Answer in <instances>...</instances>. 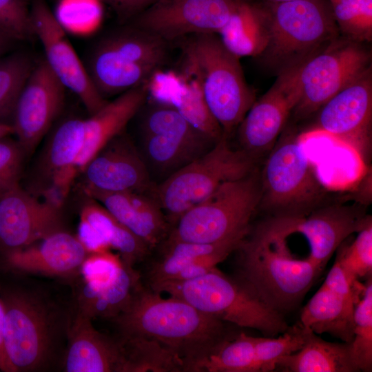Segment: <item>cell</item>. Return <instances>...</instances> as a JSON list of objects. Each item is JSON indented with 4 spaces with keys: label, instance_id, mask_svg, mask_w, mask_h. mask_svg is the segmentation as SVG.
<instances>
[{
    "label": "cell",
    "instance_id": "25",
    "mask_svg": "<svg viewBox=\"0 0 372 372\" xmlns=\"http://www.w3.org/2000/svg\"><path fill=\"white\" fill-rule=\"evenodd\" d=\"M124 226L145 242L151 251L168 236L171 228L153 192H102L83 189Z\"/></svg>",
    "mask_w": 372,
    "mask_h": 372
},
{
    "label": "cell",
    "instance_id": "19",
    "mask_svg": "<svg viewBox=\"0 0 372 372\" xmlns=\"http://www.w3.org/2000/svg\"><path fill=\"white\" fill-rule=\"evenodd\" d=\"M61 207L41 201L16 184L0 194V247L29 246L61 229Z\"/></svg>",
    "mask_w": 372,
    "mask_h": 372
},
{
    "label": "cell",
    "instance_id": "14",
    "mask_svg": "<svg viewBox=\"0 0 372 372\" xmlns=\"http://www.w3.org/2000/svg\"><path fill=\"white\" fill-rule=\"evenodd\" d=\"M304 134H322L368 158L371 147L372 71L342 90L316 112Z\"/></svg>",
    "mask_w": 372,
    "mask_h": 372
},
{
    "label": "cell",
    "instance_id": "22",
    "mask_svg": "<svg viewBox=\"0 0 372 372\" xmlns=\"http://www.w3.org/2000/svg\"><path fill=\"white\" fill-rule=\"evenodd\" d=\"M63 369L67 372H131L124 342L97 331L92 320L78 312L67 330Z\"/></svg>",
    "mask_w": 372,
    "mask_h": 372
},
{
    "label": "cell",
    "instance_id": "29",
    "mask_svg": "<svg viewBox=\"0 0 372 372\" xmlns=\"http://www.w3.org/2000/svg\"><path fill=\"white\" fill-rule=\"evenodd\" d=\"M287 372L360 371L351 353L350 342H331L310 331L302 347L278 360L276 369Z\"/></svg>",
    "mask_w": 372,
    "mask_h": 372
},
{
    "label": "cell",
    "instance_id": "41",
    "mask_svg": "<svg viewBox=\"0 0 372 372\" xmlns=\"http://www.w3.org/2000/svg\"><path fill=\"white\" fill-rule=\"evenodd\" d=\"M5 138L0 139V194L18 183L24 153L18 142Z\"/></svg>",
    "mask_w": 372,
    "mask_h": 372
},
{
    "label": "cell",
    "instance_id": "9",
    "mask_svg": "<svg viewBox=\"0 0 372 372\" xmlns=\"http://www.w3.org/2000/svg\"><path fill=\"white\" fill-rule=\"evenodd\" d=\"M260 169L222 185L188 210L171 229L172 240L215 243L249 233L260 200Z\"/></svg>",
    "mask_w": 372,
    "mask_h": 372
},
{
    "label": "cell",
    "instance_id": "18",
    "mask_svg": "<svg viewBox=\"0 0 372 372\" xmlns=\"http://www.w3.org/2000/svg\"><path fill=\"white\" fill-rule=\"evenodd\" d=\"M245 237L215 243H198L165 238L156 248L155 257L148 256L141 280L147 286L183 281L202 276L236 251Z\"/></svg>",
    "mask_w": 372,
    "mask_h": 372
},
{
    "label": "cell",
    "instance_id": "39",
    "mask_svg": "<svg viewBox=\"0 0 372 372\" xmlns=\"http://www.w3.org/2000/svg\"><path fill=\"white\" fill-rule=\"evenodd\" d=\"M124 265L119 254L110 251L89 254L83 261L80 273L83 282L94 287L107 285L114 280Z\"/></svg>",
    "mask_w": 372,
    "mask_h": 372
},
{
    "label": "cell",
    "instance_id": "6",
    "mask_svg": "<svg viewBox=\"0 0 372 372\" xmlns=\"http://www.w3.org/2000/svg\"><path fill=\"white\" fill-rule=\"evenodd\" d=\"M149 287L183 299L225 322L256 329L266 337L277 336L289 327L281 312L240 278H231L216 267L192 279L164 282Z\"/></svg>",
    "mask_w": 372,
    "mask_h": 372
},
{
    "label": "cell",
    "instance_id": "35",
    "mask_svg": "<svg viewBox=\"0 0 372 372\" xmlns=\"http://www.w3.org/2000/svg\"><path fill=\"white\" fill-rule=\"evenodd\" d=\"M33 67L24 53L0 58V122L12 124L17 100Z\"/></svg>",
    "mask_w": 372,
    "mask_h": 372
},
{
    "label": "cell",
    "instance_id": "20",
    "mask_svg": "<svg viewBox=\"0 0 372 372\" xmlns=\"http://www.w3.org/2000/svg\"><path fill=\"white\" fill-rule=\"evenodd\" d=\"M83 189L102 192H153L143 156L123 132L112 138L86 165Z\"/></svg>",
    "mask_w": 372,
    "mask_h": 372
},
{
    "label": "cell",
    "instance_id": "10",
    "mask_svg": "<svg viewBox=\"0 0 372 372\" xmlns=\"http://www.w3.org/2000/svg\"><path fill=\"white\" fill-rule=\"evenodd\" d=\"M166 57V41L134 27L100 41L85 67L94 87L105 97L145 83L161 68Z\"/></svg>",
    "mask_w": 372,
    "mask_h": 372
},
{
    "label": "cell",
    "instance_id": "3",
    "mask_svg": "<svg viewBox=\"0 0 372 372\" xmlns=\"http://www.w3.org/2000/svg\"><path fill=\"white\" fill-rule=\"evenodd\" d=\"M260 185L258 211L270 218H304L329 203V192L292 127L286 126L265 157Z\"/></svg>",
    "mask_w": 372,
    "mask_h": 372
},
{
    "label": "cell",
    "instance_id": "44",
    "mask_svg": "<svg viewBox=\"0 0 372 372\" xmlns=\"http://www.w3.org/2000/svg\"><path fill=\"white\" fill-rule=\"evenodd\" d=\"M4 307L0 294V371L4 372H16L14 367L10 362L4 345L3 327H4Z\"/></svg>",
    "mask_w": 372,
    "mask_h": 372
},
{
    "label": "cell",
    "instance_id": "24",
    "mask_svg": "<svg viewBox=\"0 0 372 372\" xmlns=\"http://www.w3.org/2000/svg\"><path fill=\"white\" fill-rule=\"evenodd\" d=\"M88 254L76 236L59 229L29 246L6 251V260L21 271L67 276L80 271Z\"/></svg>",
    "mask_w": 372,
    "mask_h": 372
},
{
    "label": "cell",
    "instance_id": "11",
    "mask_svg": "<svg viewBox=\"0 0 372 372\" xmlns=\"http://www.w3.org/2000/svg\"><path fill=\"white\" fill-rule=\"evenodd\" d=\"M340 36L298 68V102L292 114L302 120L371 69V52L364 45ZM291 114V115H292Z\"/></svg>",
    "mask_w": 372,
    "mask_h": 372
},
{
    "label": "cell",
    "instance_id": "28",
    "mask_svg": "<svg viewBox=\"0 0 372 372\" xmlns=\"http://www.w3.org/2000/svg\"><path fill=\"white\" fill-rule=\"evenodd\" d=\"M269 28L265 3L238 0L234 11L217 35L223 45L239 59L256 58L267 45Z\"/></svg>",
    "mask_w": 372,
    "mask_h": 372
},
{
    "label": "cell",
    "instance_id": "4",
    "mask_svg": "<svg viewBox=\"0 0 372 372\" xmlns=\"http://www.w3.org/2000/svg\"><path fill=\"white\" fill-rule=\"evenodd\" d=\"M265 4L269 37L265 49L256 58L265 69L276 76L300 67L340 36L328 0Z\"/></svg>",
    "mask_w": 372,
    "mask_h": 372
},
{
    "label": "cell",
    "instance_id": "38",
    "mask_svg": "<svg viewBox=\"0 0 372 372\" xmlns=\"http://www.w3.org/2000/svg\"><path fill=\"white\" fill-rule=\"evenodd\" d=\"M350 244L338 247L335 260L351 282L372 275V220H370Z\"/></svg>",
    "mask_w": 372,
    "mask_h": 372
},
{
    "label": "cell",
    "instance_id": "2",
    "mask_svg": "<svg viewBox=\"0 0 372 372\" xmlns=\"http://www.w3.org/2000/svg\"><path fill=\"white\" fill-rule=\"evenodd\" d=\"M287 218H270L251 227L236 250L240 276L265 302L281 312L297 307L321 271L307 258H293L286 245Z\"/></svg>",
    "mask_w": 372,
    "mask_h": 372
},
{
    "label": "cell",
    "instance_id": "47",
    "mask_svg": "<svg viewBox=\"0 0 372 372\" xmlns=\"http://www.w3.org/2000/svg\"><path fill=\"white\" fill-rule=\"evenodd\" d=\"M295 1H302V0H258V1L265 3H277Z\"/></svg>",
    "mask_w": 372,
    "mask_h": 372
},
{
    "label": "cell",
    "instance_id": "31",
    "mask_svg": "<svg viewBox=\"0 0 372 372\" xmlns=\"http://www.w3.org/2000/svg\"><path fill=\"white\" fill-rule=\"evenodd\" d=\"M80 220L87 224L110 249L117 251L128 267L134 268L136 265L144 262L151 253L145 242L93 199L82 207Z\"/></svg>",
    "mask_w": 372,
    "mask_h": 372
},
{
    "label": "cell",
    "instance_id": "42",
    "mask_svg": "<svg viewBox=\"0 0 372 372\" xmlns=\"http://www.w3.org/2000/svg\"><path fill=\"white\" fill-rule=\"evenodd\" d=\"M355 282H351L339 264L335 261L322 285L348 302L355 304Z\"/></svg>",
    "mask_w": 372,
    "mask_h": 372
},
{
    "label": "cell",
    "instance_id": "46",
    "mask_svg": "<svg viewBox=\"0 0 372 372\" xmlns=\"http://www.w3.org/2000/svg\"><path fill=\"white\" fill-rule=\"evenodd\" d=\"M14 133L11 123L0 122V139Z\"/></svg>",
    "mask_w": 372,
    "mask_h": 372
},
{
    "label": "cell",
    "instance_id": "36",
    "mask_svg": "<svg viewBox=\"0 0 372 372\" xmlns=\"http://www.w3.org/2000/svg\"><path fill=\"white\" fill-rule=\"evenodd\" d=\"M341 36L360 43L372 40V0H328Z\"/></svg>",
    "mask_w": 372,
    "mask_h": 372
},
{
    "label": "cell",
    "instance_id": "43",
    "mask_svg": "<svg viewBox=\"0 0 372 372\" xmlns=\"http://www.w3.org/2000/svg\"><path fill=\"white\" fill-rule=\"evenodd\" d=\"M110 4L120 14L130 17L138 14L156 0H104Z\"/></svg>",
    "mask_w": 372,
    "mask_h": 372
},
{
    "label": "cell",
    "instance_id": "27",
    "mask_svg": "<svg viewBox=\"0 0 372 372\" xmlns=\"http://www.w3.org/2000/svg\"><path fill=\"white\" fill-rule=\"evenodd\" d=\"M83 141V119H68L55 130L45 158L47 174L51 180L43 193L48 200L63 203L78 173L76 163Z\"/></svg>",
    "mask_w": 372,
    "mask_h": 372
},
{
    "label": "cell",
    "instance_id": "1",
    "mask_svg": "<svg viewBox=\"0 0 372 372\" xmlns=\"http://www.w3.org/2000/svg\"><path fill=\"white\" fill-rule=\"evenodd\" d=\"M112 320L121 337L153 340L173 352L183 361L185 372H193L228 336L225 322L179 298H163L141 278L127 305Z\"/></svg>",
    "mask_w": 372,
    "mask_h": 372
},
{
    "label": "cell",
    "instance_id": "8",
    "mask_svg": "<svg viewBox=\"0 0 372 372\" xmlns=\"http://www.w3.org/2000/svg\"><path fill=\"white\" fill-rule=\"evenodd\" d=\"M258 164L240 149H233L223 136L207 152L155 185L153 194L172 229L222 185L251 174Z\"/></svg>",
    "mask_w": 372,
    "mask_h": 372
},
{
    "label": "cell",
    "instance_id": "26",
    "mask_svg": "<svg viewBox=\"0 0 372 372\" xmlns=\"http://www.w3.org/2000/svg\"><path fill=\"white\" fill-rule=\"evenodd\" d=\"M147 99L145 83L121 94L83 119L84 141L76 163L77 172L112 138L121 134Z\"/></svg>",
    "mask_w": 372,
    "mask_h": 372
},
{
    "label": "cell",
    "instance_id": "7",
    "mask_svg": "<svg viewBox=\"0 0 372 372\" xmlns=\"http://www.w3.org/2000/svg\"><path fill=\"white\" fill-rule=\"evenodd\" d=\"M1 298L5 349L16 372L46 369L70 320L65 322L59 308L40 293L13 289L1 293Z\"/></svg>",
    "mask_w": 372,
    "mask_h": 372
},
{
    "label": "cell",
    "instance_id": "48",
    "mask_svg": "<svg viewBox=\"0 0 372 372\" xmlns=\"http://www.w3.org/2000/svg\"></svg>",
    "mask_w": 372,
    "mask_h": 372
},
{
    "label": "cell",
    "instance_id": "32",
    "mask_svg": "<svg viewBox=\"0 0 372 372\" xmlns=\"http://www.w3.org/2000/svg\"><path fill=\"white\" fill-rule=\"evenodd\" d=\"M140 278V273L124 264L117 276L105 285L94 287L83 282L77 296L76 312L92 320L113 319L127 305Z\"/></svg>",
    "mask_w": 372,
    "mask_h": 372
},
{
    "label": "cell",
    "instance_id": "15",
    "mask_svg": "<svg viewBox=\"0 0 372 372\" xmlns=\"http://www.w3.org/2000/svg\"><path fill=\"white\" fill-rule=\"evenodd\" d=\"M238 0H156L138 14L134 27L166 42L200 34H218Z\"/></svg>",
    "mask_w": 372,
    "mask_h": 372
},
{
    "label": "cell",
    "instance_id": "40",
    "mask_svg": "<svg viewBox=\"0 0 372 372\" xmlns=\"http://www.w3.org/2000/svg\"><path fill=\"white\" fill-rule=\"evenodd\" d=\"M0 30L14 40L35 35L25 0H0Z\"/></svg>",
    "mask_w": 372,
    "mask_h": 372
},
{
    "label": "cell",
    "instance_id": "13",
    "mask_svg": "<svg viewBox=\"0 0 372 372\" xmlns=\"http://www.w3.org/2000/svg\"><path fill=\"white\" fill-rule=\"evenodd\" d=\"M298 68L277 75L271 87L256 99L236 128L238 149L258 163L275 145L298 102Z\"/></svg>",
    "mask_w": 372,
    "mask_h": 372
},
{
    "label": "cell",
    "instance_id": "5",
    "mask_svg": "<svg viewBox=\"0 0 372 372\" xmlns=\"http://www.w3.org/2000/svg\"><path fill=\"white\" fill-rule=\"evenodd\" d=\"M183 50L182 68L199 83L209 112L229 138L256 101L239 58L216 34L192 35Z\"/></svg>",
    "mask_w": 372,
    "mask_h": 372
},
{
    "label": "cell",
    "instance_id": "16",
    "mask_svg": "<svg viewBox=\"0 0 372 372\" xmlns=\"http://www.w3.org/2000/svg\"><path fill=\"white\" fill-rule=\"evenodd\" d=\"M34 34L43 45L45 61L63 84L80 99L93 114L107 101L94 87L85 65L70 44L63 25L41 0H36L30 11Z\"/></svg>",
    "mask_w": 372,
    "mask_h": 372
},
{
    "label": "cell",
    "instance_id": "30",
    "mask_svg": "<svg viewBox=\"0 0 372 372\" xmlns=\"http://www.w3.org/2000/svg\"><path fill=\"white\" fill-rule=\"evenodd\" d=\"M354 304L323 285L304 307L300 324L316 334L327 333L344 342L353 337Z\"/></svg>",
    "mask_w": 372,
    "mask_h": 372
},
{
    "label": "cell",
    "instance_id": "23",
    "mask_svg": "<svg viewBox=\"0 0 372 372\" xmlns=\"http://www.w3.org/2000/svg\"><path fill=\"white\" fill-rule=\"evenodd\" d=\"M147 96L154 103L176 110L196 128L219 141L224 135L209 112L198 81L181 68L180 71L156 70L147 81Z\"/></svg>",
    "mask_w": 372,
    "mask_h": 372
},
{
    "label": "cell",
    "instance_id": "12",
    "mask_svg": "<svg viewBox=\"0 0 372 372\" xmlns=\"http://www.w3.org/2000/svg\"><path fill=\"white\" fill-rule=\"evenodd\" d=\"M143 158L165 178L198 158L217 142L174 109L154 105L141 125Z\"/></svg>",
    "mask_w": 372,
    "mask_h": 372
},
{
    "label": "cell",
    "instance_id": "34",
    "mask_svg": "<svg viewBox=\"0 0 372 372\" xmlns=\"http://www.w3.org/2000/svg\"><path fill=\"white\" fill-rule=\"evenodd\" d=\"M353 337L350 342L353 358L360 371L372 370V279L355 284Z\"/></svg>",
    "mask_w": 372,
    "mask_h": 372
},
{
    "label": "cell",
    "instance_id": "21",
    "mask_svg": "<svg viewBox=\"0 0 372 372\" xmlns=\"http://www.w3.org/2000/svg\"><path fill=\"white\" fill-rule=\"evenodd\" d=\"M370 220L364 204L329 203L304 218H294L293 229L307 240L310 249L307 258L322 272L342 242Z\"/></svg>",
    "mask_w": 372,
    "mask_h": 372
},
{
    "label": "cell",
    "instance_id": "17",
    "mask_svg": "<svg viewBox=\"0 0 372 372\" xmlns=\"http://www.w3.org/2000/svg\"><path fill=\"white\" fill-rule=\"evenodd\" d=\"M65 87L45 59L33 67L17 100L12 121L23 150L30 152L59 114Z\"/></svg>",
    "mask_w": 372,
    "mask_h": 372
},
{
    "label": "cell",
    "instance_id": "37",
    "mask_svg": "<svg viewBox=\"0 0 372 372\" xmlns=\"http://www.w3.org/2000/svg\"><path fill=\"white\" fill-rule=\"evenodd\" d=\"M310 331L299 323L288 327L287 329L277 338L255 337L256 355L260 372L275 370L278 360L302 347Z\"/></svg>",
    "mask_w": 372,
    "mask_h": 372
},
{
    "label": "cell",
    "instance_id": "33",
    "mask_svg": "<svg viewBox=\"0 0 372 372\" xmlns=\"http://www.w3.org/2000/svg\"><path fill=\"white\" fill-rule=\"evenodd\" d=\"M193 372H260L255 337L240 333L227 336L194 367Z\"/></svg>",
    "mask_w": 372,
    "mask_h": 372
},
{
    "label": "cell",
    "instance_id": "45",
    "mask_svg": "<svg viewBox=\"0 0 372 372\" xmlns=\"http://www.w3.org/2000/svg\"><path fill=\"white\" fill-rule=\"evenodd\" d=\"M14 41L16 40L0 30V58L9 50Z\"/></svg>",
    "mask_w": 372,
    "mask_h": 372
}]
</instances>
